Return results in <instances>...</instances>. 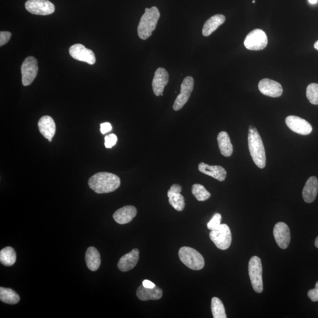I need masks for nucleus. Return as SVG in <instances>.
<instances>
[{
    "label": "nucleus",
    "instance_id": "4468645a",
    "mask_svg": "<svg viewBox=\"0 0 318 318\" xmlns=\"http://www.w3.org/2000/svg\"><path fill=\"white\" fill-rule=\"evenodd\" d=\"M274 238L277 244L283 250L289 247L290 241V233L289 227L284 223L275 224L274 229Z\"/></svg>",
    "mask_w": 318,
    "mask_h": 318
},
{
    "label": "nucleus",
    "instance_id": "f3484780",
    "mask_svg": "<svg viewBox=\"0 0 318 318\" xmlns=\"http://www.w3.org/2000/svg\"><path fill=\"white\" fill-rule=\"evenodd\" d=\"M38 127L41 134L48 140L52 139L56 134L55 122L49 116L42 117L38 122Z\"/></svg>",
    "mask_w": 318,
    "mask_h": 318
},
{
    "label": "nucleus",
    "instance_id": "6ab92c4d",
    "mask_svg": "<svg viewBox=\"0 0 318 318\" xmlns=\"http://www.w3.org/2000/svg\"><path fill=\"white\" fill-rule=\"evenodd\" d=\"M137 215V209L133 206H126L119 209L113 214V219L117 223L127 224L133 220Z\"/></svg>",
    "mask_w": 318,
    "mask_h": 318
},
{
    "label": "nucleus",
    "instance_id": "ddd939ff",
    "mask_svg": "<svg viewBox=\"0 0 318 318\" xmlns=\"http://www.w3.org/2000/svg\"><path fill=\"white\" fill-rule=\"evenodd\" d=\"M259 91L271 97H279L283 95V88L280 83L269 79L261 80L258 84Z\"/></svg>",
    "mask_w": 318,
    "mask_h": 318
},
{
    "label": "nucleus",
    "instance_id": "f704fd0d",
    "mask_svg": "<svg viewBox=\"0 0 318 318\" xmlns=\"http://www.w3.org/2000/svg\"><path fill=\"white\" fill-rule=\"evenodd\" d=\"M112 130V127L110 123H103V124L100 125V131L103 134H106Z\"/></svg>",
    "mask_w": 318,
    "mask_h": 318
},
{
    "label": "nucleus",
    "instance_id": "5701e85b",
    "mask_svg": "<svg viewBox=\"0 0 318 318\" xmlns=\"http://www.w3.org/2000/svg\"><path fill=\"white\" fill-rule=\"evenodd\" d=\"M217 140L221 154L225 157H231L233 154V148L227 132H220L218 134Z\"/></svg>",
    "mask_w": 318,
    "mask_h": 318
},
{
    "label": "nucleus",
    "instance_id": "e433bc0d",
    "mask_svg": "<svg viewBox=\"0 0 318 318\" xmlns=\"http://www.w3.org/2000/svg\"><path fill=\"white\" fill-rule=\"evenodd\" d=\"M142 286L146 288H149V289H152V288H154L156 286L155 284L149 280L143 281Z\"/></svg>",
    "mask_w": 318,
    "mask_h": 318
},
{
    "label": "nucleus",
    "instance_id": "4c0bfd02",
    "mask_svg": "<svg viewBox=\"0 0 318 318\" xmlns=\"http://www.w3.org/2000/svg\"><path fill=\"white\" fill-rule=\"evenodd\" d=\"M309 1H310L311 4H316L318 0H309Z\"/></svg>",
    "mask_w": 318,
    "mask_h": 318
},
{
    "label": "nucleus",
    "instance_id": "412c9836",
    "mask_svg": "<svg viewBox=\"0 0 318 318\" xmlns=\"http://www.w3.org/2000/svg\"><path fill=\"white\" fill-rule=\"evenodd\" d=\"M136 295L141 301H147L149 300H159L163 296V291L158 286H156L152 289L146 288L140 286L137 290Z\"/></svg>",
    "mask_w": 318,
    "mask_h": 318
},
{
    "label": "nucleus",
    "instance_id": "a19ab883",
    "mask_svg": "<svg viewBox=\"0 0 318 318\" xmlns=\"http://www.w3.org/2000/svg\"><path fill=\"white\" fill-rule=\"evenodd\" d=\"M49 141L50 142H52V139H49Z\"/></svg>",
    "mask_w": 318,
    "mask_h": 318
},
{
    "label": "nucleus",
    "instance_id": "a878e982",
    "mask_svg": "<svg viewBox=\"0 0 318 318\" xmlns=\"http://www.w3.org/2000/svg\"><path fill=\"white\" fill-rule=\"evenodd\" d=\"M16 253L13 248L6 247L0 252V262L5 266H13L16 263Z\"/></svg>",
    "mask_w": 318,
    "mask_h": 318
},
{
    "label": "nucleus",
    "instance_id": "2eb2a0df",
    "mask_svg": "<svg viewBox=\"0 0 318 318\" xmlns=\"http://www.w3.org/2000/svg\"><path fill=\"white\" fill-rule=\"evenodd\" d=\"M169 82V73L163 68H159L156 71L152 82L153 91L157 96L163 95L165 87Z\"/></svg>",
    "mask_w": 318,
    "mask_h": 318
},
{
    "label": "nucleus",
    "instance_id": "79ce46f5",
    "mask_svg": "<svg viewBox=\"0 0 318 318\" xmlns=\"http://www.w3.org/2000/svg\"><path fill=\"white\" fill-rule=\"evenodd\" d=\"M254 2H255V0H253V3H254Z\"/></svg>",
    "mask_w": 318,
    "mask_h": 318
},
{
    "label": "nucleus",
    "instance_id": "0eeeda50",
    "mask_svg": "<svg viewBox=\"0 0 318 318\" xmlns=\"http://www.w3.org/2000/svg\"><path fill=\"white\" fill-rule=\"evenodd\" d=\"M268 43L266 33L260 29H255L249 33L244 41L247 49L255 51L265 49Z\"/></svg>",
    "mask_w": 318,
    "mask_h": 318
},
{
    "label": "nucleus",
    "instance_id": "c9c22d12",
    "mask_svg": "<svg viewBox=\"0 0 318 318\" xmlns=\"http://www.w3.org/2000/svg\"><path fill=\"white\" fill-rule=\"evenodd\" d=\"M182 188L181 186H180L178 184H174L171 187L170 190L168 191V193H181L182 191Z\"/></svg>",
    "mask_w": 318,
    "mask_h": 318
},
{
    "label": "nucleus",
    "instance_id": "f8f14e48",
    "mask_svg": "<svg viewBox=\"0 0 318 318\" xmlns=\"http://www.w3.org/2000/svg\"><path fill=\"white\" fill-rule=\"evenodd\" d=\"M70 56L77 61L87 63L91 65L95 63V57L92 50L87 49L80 44L73 45L69 49Z\"/></svg>",
    "mask_w": 318,
    "mask_h": 318
},
{
    "label": "nucleus",
    "instance_id": "1a4fd4ad",
    "mask_svg": "<svg viewBox=\"0 0 318 318\" xmlns=\"http://www.w3.org/2000/svg\"><path fill=\"white\" fill-rule=\"evenodd\" d=\"M38 70L37 60L33 57H28L25 59L21 68L23 86H28L31 85L37 76Z\"/></svg>",
    "mask_w": 318,
    "mask_h": 318
},
{
    "label": "nucleus",
    "instance_id": "aec40b11",
    "mask_svg": "<svg viewBox=\"0 0 318 318\" xmlns=\"http://www.w3.org/2000/svg\"><path fill=\"white\" fill-rule=\"evenodd\" d=\"M318 191V180L312 176L306 182L302 191V197L306 203H313L316 200Z\"/></svg>",
    "mask_w": 318,
    "mask_h": 318
},
{
    "label": "nucleus",
    "instance_id": "7c9ffc66",
    "mask_svg": "<svg viewBox=\"0 0 318 318\" xmlns=\"http://www.w3.org/2000/svg\"><path fill=\"white\" fill-rule=\"evenodd\" d=\"M222 216L220 214H216L212 218V220L207 224V226L209 230H213L220 226L221 224Z\"/></svg>",
    "mask_w": 318,
    "mask_h": 318
},
{
    "label": "nucleus",
    "instance_id": "9b49d317",
    "mask_svg": "<svg viewBox=\"0 0 318 318\" xmlns=\"http://www.w3.org/2000/svg\"><path fill=\"white\" fill-rule=\"evenodd\" d=\"M286 123L291 130L299 134L307 136L313 131V127L310 123L298 116H287Z\"/></svg>",
    "mask_w": 318,
    "mask_h": 318
},
{
    "label": "nucleus",
    "instance_id": "c85d7f7f",
    "mask_svg": "<svg viewBox=\"0 0 318 318\" xmlns=\"http://www.w3.org/2000/svg\"><path fill=\"white\" fill-rule=\"evenodd\" d=\"M191 192L195 198L200 202L208 200L211 196V194L206 190L205 188L200 184L193 185Z\"/></svg>",
    "mask_w": 318,
    "mask_h": 318
},
{
    "label": "nucleus",
    "instance_id": "72a5a7b5",
    "mask_svg": "<svg viewBox=\"0 0 318 318\" xmlns=\"http://www.w3.org/2000/svg\"><path fill=\"white\" fill-rule=\"evenodd\" d=\"M308 296L313 302L318 301V281L316 284V287L308 291Z\"/></svg>",
    "mask_w": 318,
    "mask_h": 318
},
{
    "label": "nucleus",
    "instance_id": "cd10ccee",
    "mask_svg": "<svg viewBox=\"0 0 318 318\" xmlns=\"http://www.w3.org/2000/svg\"><path fill=\"white\" fill-rule=\"evenodd\" d=\"M169 202L177 211L181 212L185 207V198L181 193H168Z\"/></svg>",
    "mask_w": 318,
    "mask_h": 318
},
{
    "label": "nucleus",
    "instance_id": "f257e3e1",
    "mask_svg": "<svg viewBox=\"0 0 318 318\" xmlns=\"http://www.w3.org/2000/svg\"><path fill=\"white\" fill-rule=\"evenodd\" d=\"M90 188L96 193H110L118 190L121 184V179L115 174L108 172H98L92 176L89 180Z\"/></svg>",
    "mask_w": 318,
    "mask_h": 318
},
{
    "label": "nucleus",
    "instance_id": "ea45409f",
    "mask_svg": "<svg viewBox=\"0 0 318 318\" xmlns=\"http://www.w3.org/2000/svg\"><path fill=\"white\" fill-rule=\"evenodd\" d=\"M314 47H315V49H316L318 51V40L316 42V43H315Z\"/></svg>",
    "mask_w": 318,
    "mask_h": 318
},
{
    "label": "nucleus",
    "instance_id": "393cba45",
    "mask_svg": "<svg viewBox=\"0 0 318 318\" xmlns=\"http://www.w3.org/2000/svg\"><path fill=\"white\" fill-rule=\"evenodd\" d=\"M20 296L10 288L0 287V300L5 304L14 305L20 301Z\"/></svg>",
    "mask_w": 318,
    "mask_h": 318
},
{
    "label": "nucleus",
    "instance_id": "a211bd4d",
    "mask_svg": "<svg viewBox=\"0 0 318 318\" xmlns=\"http://www.w3.org/2000/svg\"><path fill=\"white\" fill-rule=\"evenodd\" d=\"M198 169L201 173L211 176L220 182L224 181L226 178V171L221 166H210L202 162L198 166Z\"/></svg>",
    "mask_w": 318,
    "mask_h": 318
},
{
    "label": "nucleus",
    "instance_id": "b1692460",
    "mask_svg": "<svg viewBox=\"0 0 318 318\" xmlns=\"http://www.w3.org/2000/svg\"><path fill=\"white\" fill-rule=\"evenodd\" d=\"M86 262L88 268L92 271H96L101 264L100 253L94 247H89L86 253Z\"/></svg>",
    "mask_w": 318,
    "mask_h": 318
},
{
    "label": "nucleus",
    "instance_id": "20e7f679",
    "mask_svg": "<svg viewBox=\"0 0 318 318\" xmlns=\"http://www.w3.org/2000/svg\"><path fill=\"white\" fill-rule=\"evenodd\" d=\"M179 257L183 263L194 271H199L205 266V259L202 255L193 248H181L179 251Z\"/></svg>",
    "mask_w": 318,
    "mask_h": 318
},
{
    "label": "nucleus",
    "instance_id": "473e14b6",
    "mask_svg": "<svg viewBox=\"0 0 318 318\" xmlns=\"http://www.w3.org/2000/svg\"><path fill=\"white\" fill-rule=\"evenodd\" d=\"M11 37V33L8 32H0V46L7 43Z\"/></svg>",
    "mask_w": 318,
    "mask_h": 318
},
{
    "label": "nucleus",
    "instance_id": "58836bf2",
    "mask_svg": "<svg viewBox=\"0 0 318 318\" xmlns=\"http://www.w3.org/2000/svg\"><path fill=\"white\" fill-rule=\"evenodd\" d=\"M315 245H316V247L318 248V236L316 239V241H315Z\"/></svg>",
    "mask_w": 318,
    "mask_h": 318
},
{
    "label": "nucleus",
    "instance_id": "2f4dec72",
    "mask_svg": "<svg viewBox=\"0 0 318 318\" xmlns=\"http://www.w3.org/2000/svg\"><path fill=\"white\" fill-rule=\"evenodd\" d=\"M104 145L107 149H112L118 142V137L115 134L107 135L104 138Z\"/></svg>",
    "mask_w": 318,
    "mask_h": 318
},
{
    "label": "nucleus",
    "instance_id": "f03ea898",
    "mask_svg": "<svg viewBox=\"0 0 318 318\" xmlns=\"http://www.w3.org/2000/svg\"><path fill=\"white\" fill-rule=\"evenodd\" d=\"M248 146L254 163L260 169H263L266 163L265 148L259 132L252 126L249 128Z\"/></svg>",
    "mask_w": 318,
    "mask_h": 318
},
{
    "label": "nucleus",
    "instance_id": "6e6552de",
    "mask_svg": "<svg viewBox=\"0 0 318 318\" xmlns=\"http://www.w3.org/2000/svg\"><path fill=\"white\" fill-rule=\"evenodd\" d=\"M25 7L30 13L40 16H47L55 11V5L49 0H28Z\"/></svg>",
    "mask_w": 318,
    "mask_h": 318
},
{
    "label": "nucleus",
    "instance_id": "39448f33",
    "mask_svg": "<svg viewBox=\"0 0 318 318\" xmlns=\"http://www.w3.org/2000/svg\"><path fill=\"white\" fill-rule=\"evenodd\" d=\"M248 271L254 290L257 293H262L263 290V271L262 262L259 257H251L249 262Z\"/></svg>",
    "mask_w": 318,
    "mask_h": 318
},
{
    "label": "nucleus",
    "instance_id": "423d86ee",
    "mask_svg": "<svg viewBox=\"0 0 318 318\" xmlns=\"http://www.w3.org/2000/svg\"><path fill=\"white\" fill-rule=\"evenodd\" d=\"M210 239L221 250H226L232 243V233L229 226L226 224H221L217 229L211 230Z\"/></svg>",
    "mask_w": 318,
    "mask_h": 318
},
{
    "label": "nucleus",
    "instance_id": "dca6fc26",
    "mask_svg": "<svg viewBox=\"0 0 318 318\" xmlns=\"http://www.w3.org/2000/svg\"><path fill=\"white\" fill-rule=\"evenodd\" d=\"M139 259V251L134 249L130 253L126 254L120 259L118 268L120 271L127 272L136 266Z\"/></svg>",
    "mask_w": 318,
    "mask_h": 318
},
{
    "label": "nucleus",
    "instance_id": "bb28decb",
    "mask_svg": "<svg viewBox=\"0 0 318 318\" xmlns=\"http://www.w3.org/2000/svg\"><path fill=\"white\" fill-rule=\"evenodd\" d=\"M211 310L213 317L214 318H227L223 303L217 297H214L212 299Z\"/></svg>",
    "mask_w": 318,
    "mask_h": 318
},
{
    "label": "nucleus",
    "instance_id": "7ed1b4c3",
    "mask_svg": "<svg viewBox=\"0 0 318 318\" xmlns=\"http://www.w3.org/2000/svg\"><path fill=\"white\" fill-rule=\"evenodd\" d=\"M160 16V12L157 7L145 9V13L141 18L137 28L138 35L141 39L145 40L151 37L157 28Z\"/></svg>",
    "mask_w": 318,
    "mask_h": 318
},
{
    "label": "nucleus",
    "instance_id": "c756f323",
    "mask_svg": "<svg viewBox=\"0 0 318 318\" xmlns=\"http://www.w3.org/2000/svg\"><path fill=\"white\" fill-rule=\"evenodd\" d=\"M307 97L311 104L318 105V84L311 83L308 86Z\"/></svg>",
    "mask_w": 318,
    "mask_h": 318
},
{
    "label": "nucleus",
    "instance_id": "9d476101",
    "mask_svg": "<svg viewBox=\"0 0 318 318\" xmlns=\"http://www.w3.org/2000/svg\"><path fill=\"white\" fill-rule=\"evenodd\" d=\"M194 88V80L193 77L188 76L185 78L181 85V94L176 98L173 104V109L178 111L182 109L187 103L191 97V92Z\"/></svg>",
    "mask_w": 318,
    "mask_h": 318
},
{
    "label": "nucleus",
    "instance_id": "4be33fe9",
    "mask_svg": "<svg viewBox=\"0 0 318 318\" xmlns=\"http://www.w3.org/2000/svg\"><path fill=\"white\" fill-rule=\"evenodd\" d=\"M226 18L223 14H217L212 16L206 21L203 26L202 34L205 37H208L218 29L219 27L223 25Z\"/></svg>",
    "mask_w": 318,
    "mask_h": 318
}]
</instances>
